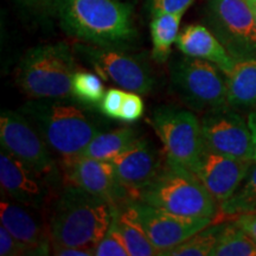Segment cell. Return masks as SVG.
<instances>
[{"label":"cell","instance_id":"1","mask_svg":"<svg viewBox=\"0 0 256 256\" xmlns=\"http://www.w3.org/2000/svg\"><path fill=\"white\" fill-rule=\"evenodd\" d=\"M116 206L74 185H62L49 215L51 246L94 252L113 220Z\"/></svg>","mask_w":256,"mask_h":256},{"label":"cell","instance_id":"2","mask_svg":"<svg viewBox=\"0 0 256 256\" xmlns=\"http://www.w3.org/2000/svg\"><path fill=\"white\" fill-rule=\"evenodd\" d=\"M55 14L63 30L82 43L126 48L136 38L132 6L124 0H56Z\"/></svg>","mask_w":256,"mask_h":256},{"label":"cell","instance_id":"3","mask_svg":"<svg viewBox=\"0 0 256 256\" xmlns=\"http://www.w3.org/2000/svg\"><path fill=\"white\" fill-rule=\"evenodd\" d=\"M72 100H30L19 108L60 160L81 156L102 132L94 118Z\"/></svg>","mask_w":256,"mask_h":256},{"label":"cell","instance_id":"4","mask_svg":"<svg viewBox=\"0 0 256 256\" xmlns=\"http://www.w3.org/2000/svg\"><path fill=\"white\" fill-rule=\"evenodd\" d=\"M74 54L64 43L32 48L18 66V87L31 100L74 98L72 83L78 70Z\"/></svg>","mask_w":256,"mask_h":256},{"label":"cell","instance_id":"5","mask_svg":"<svg viewBox=\"0 0 256 256\" xmlns=\"http://www.w3.org/2000/svg\"><path fill=\"white\" fill-rule=\"evenodd\" d=\"M136 200L179 216L215 220L220 211L217 202L194 172L166 159L159 174Z\"/></svg>","mask_w":256,"mask_h":256},{"label":"cell","instance_id":"6","mask_svg":"<svg viewBox=\"0 0 256 256\" xmlns=\"http://www.w3.org/2000/svg\"><path fill=\"white\" fill-rule=\"evenodd\" d=\"M170 78L176 95L190 110L206 113L228 107L226 76L215 63L177 57L170 62Z\"/></svg>","mask_w":256,"mask_h":256},{"label":"cell","instance_id":"7","mask_svg":"<svg viewBox=\"0 0 256 256\" xmlns=\"http://www.w3.org/2000/svg\"><path fill=\"white\" fill-rule=\"evenodd\" d=\"M150 124L162 142L165 159L194 172L206 150L200 120L194 112L160 106L153 110Z\"/></svg>","mask_w":256,"mask_h":256},{"label":"cell","instance_id":"8","mask_svg":"<svg viewBox=\"0 0 256 256\" xmlns=\"http://www.w3.org/2000/svg\"><path fill=\"white\" fill-rule=\"evenodd\" d=\"M0 142L2 150L46 177L51 184L62 186L60 165L40 132L19 110L2 113Z\"/></svg>","mask_w":256,"mask_h":256},{"label":"cell","instance_id":"9","mask_svg":"<svg viewBox=\"0 0 256 256\" xmlns=\"http://www.w3.org/2000/svg\"><path fill=\"white\" fill-rule=\"evenodd\" d=\"M124 48L78 43L74 51L104 80L124 90L146 95L152 90L154 78L151 66L142 57L126 52Z\"/></svg>","mask_w":256,"mask_h":256},{"label":"cell","instance_id":"10","mask_svg":"<svg viewBox=\"0 0 256 256\" xmlns=\"http://www.w3.org/2000/svg\"><path fill=\"white\" fill-rule=\"evenodd\" d=\"M204 18L234 60L256 56V16L248 0H208Z\"/></svg>","mask_w":256,"mask_h":256},{"label":"cell","instance_id":"11","mask_svg":"<svg viewBox=\"0 0 256 256\" xmlns=\"http://www.w3.org/2000/svg\"><path fill=\"white\" fill-rule=\"evenodd\" d=\"M118 208L142 229L162 256L214 222L206 217L174 215L139 200H130Z\"/></svg>","mask_w":256,"mask_h":256},{"label":"cell","instance_id":"12","mask_svg":"<svg viewBox=\"0 0 256 256\" xmlns=\"http://www.w3.org/2000/svg\"><path fill=\"white\" fill-rule=\"evenodd\" d=\"M206 150L252 160V138L248 120L230 107L206 112L200 119ZM254 162V160H252Z\"/></svg>","mask_w":256,"mask_h":256},{"label":"cell","instance_id":"13","mask_svg":"<svg viewBox=\"0 0 256 256\" xmlns=\"http://www.w3.org/2000/svg\"><path fill=\"white\" fill-rule=\"evenodd\" d=\"M63 185H74L104 198L115 206L132 200L130 194L118 180L113 162L110 160L78 156L60 160Z\"/></svg>","mask_w":256,"mask_h":256},{"label":"cell","instance_id":"14","mask_svg":"<svg viewBox=\"0 0 256 256\" xmlns=\"http://www.w3.org/2000/svg\"><path fill=\"white\" fill-rule=\"evenodd\" d=\"M0 185L2 194L38 211L51 206L58 192L34 168L14 158L5 150L0 152Z\"/></svg>","mask_w":256,"mask_h":256},{"label":"cell","instance_id":"15","mask_svg":"<svg viewBox=\"0 0 256 256\" xmlns=\"http://www.w3.org/2000/svg\"><path fill=\"white\" fill-rule=\"evenodd\" d=\"M118 180L136 200L140 190L148 185L159 174L165 162L158 150L148 140L138 138L132 145L113 160Z\"/></svg>","mask_w":256,"mask_h":256},{"label":"cell","instance_id":"16","mask_svg":"<svg viewBox=\"0 0 256 256\" xmlns=\"http://www.w3.org/2000/svg\"><path fill=\"white\" fill-rule=\"evenodd\" d=\"M252 162V160L234 158L204 150L194 174L220 206L238 190Z\"/></svg>","mask_w":256,"mask_h":256},{"label":"cell","instance_id":"17","mask_svg":"<svg viewBox=\"0 0 256 256\" xmlns=\"http://www.w3.org/2000/svg\"><path fill=\"white\" fill-rule=\"evenodd\" d=\"M36 209L2 194L0 203L2 226L26 249L28 255H49L51 240L48 224H44ZM38 211V210H37Z\"/></svg>","mask_w":256,"mask_h":256},{"label":"cell","instance_id":"18","mask_svg":"<svg viewBox=\"0 0 256 256\" xmlns=\"http://www.w3.org/2000/svg\"><path fill=\"white\" fill-rule=\"evenodd\" d=\"M178 50L185 56L209 60L218 66L222 72L230 68L234 58L206 25L191 24L179 32Z\"/></svg>","mask_w":256,"mask_h":256},{"label":"cell","instance_id":"19","mask_svg":"<svg viewBox=\"0 0 256 256\" xmlns=\"http://www.w3.org/2000/svg\"><path fill=\"white\" fill-rule=\"evenodd\" d=\"M226 102L232 110H256V56L235 58L224 70Z\"/></svg>","mask_w":256,"mask_h":256},{"label":"cell","instance_id":"20","mask_svg":"<svg viewBox=\"0 0 256 256\" xmlns=\"http://www.w3.org/2000/svg\"><path fill=\"white\" fill-rule=\"evenodd\" d=\"M183 14H164L153 16L150 30L152 38V58L164 64L171 56L172 46L177 42Z\"/></svg>","mask_w":256,"mask_h":256},{"label":"cell","instance_id":"21","mask_svg":"<svg viewBox=\"0 0 256 256\" xmlns=\"http://www.w3.org/2000/svg\"><path fill=\"white\" fill-rule=\"evenodd\" d=\"M136 128L121 127L110 132H100L92 140L82 156L100 160H113L138 139Z\"/></svg>","mask_w":256,"mask_h":256},{"label":"cell","instance_id":"22","mask_svg":"<svg viewBox=\"0 0 256 256\" xmlns=\"http://www.w3.org/2000/svg\"><path fill=\"white\" fill-rule=\"evenodd\" d=\"M256 209V162H252L248 174L238 190L220 206L216 222H226L240 214L252 212Z\"/></svg>","mask_w":256,"mask_h":256},{"label":"cell","instance_id":"23","mask_svg":"<svg viewBox=\"0 0 256 256\" xmlns=\"http://www.w3.org/2000/svg\"><path fill=\"white\" fill-rule=\"evenodd\" d=\"M120 238L130 256H154L159 252L152 244L142 229L116 206L113 217Z\"/></svg>","mask_w":256,"mask_h":256},{"label":"cell","instance_id":"24","mask_svg":"<svg viewBox=\"0 0 256 256\" xmlns=\"http://www.w3.org/2000/svg\"><path fill=\"white\" fill-rule=\"evenodd\" d=\"M210 256H256V242L232 220H226Z\"/></svg>","mask_w":256,"mask_h":256},{"label":"cell","instance_id":"25","mask_svg":"<svg viewBox=\"0 0 256 256\" xmlns=\"http://www.w3.org/2000/svg\"><path fill=\"white\" fill-rule=\"evenodd\" d=\"M224 222L211 223L206 228L200 230L190 238L176 246L171 250L166 252L164 256H206L211 255L215 247L220 232H222Z\"/></svg>","mask_w":256,"mask_h":256},{"label":"cell","instance_id":"26","mask_svg":"<svg viewBox=\"0 0 256 256\" xmlns=\"http://www.w3.org/2000/svg\"><path fill=\"white\" fill-rule=\"evenodd\" d=\"M72 98L82 104L98 107L104 95L102 78L88 70L78 69L72 76Z\"/></svg>","mask_w":256,"mask_h":256},{"label":"cell","instance_id":"27","mask_svg":"<svg viewBox=\"0 0 256 256\" xmlns=\"http://www.w3.org/2000/svg\"><path fill=\"white\" fill-rule=\"evenodd\" d=\"M96 256H130L126 247L121 241L119 232L115 226L114 220H112L110 228L104 236L98 241L94 248Z\"/></svg>","mask_w":256,"mask_h":256},{"label":"cell","instance_id":"28","mask_svg":"<svg viewBox=\"0 0 256 256\" xmlns=\"http://www.w3.org/2000/svg\"><path fill=\"white\" fill-rule=\"evenodd\" d=\"M194 0H147V8L151 17L156 14H184Z\"/></svg>","mask_w":256,"mask_h":256},{"label":"cell","instance_id":"29","mask_svg":"<svg viewBox=\"0 0 256 256\" xmlns=\"http://www.w3.org/2000/svg\"><path fill=\"white\" fill-rule=\"evenodd\" d=\"M126 98V92L121 88H110L104 92V98L98 104V110L104 116L110 119L119 120V114L122 107V104Z\"/></svg>","mask_w":256,"mask_h":256},{"label":"cell","instance_id":"30","mask_svg":"<svg viewBox=\"0 0 256 256\" xmlns=\"http://www.w3.org/2000/svg\"><path fill=\"white\" fill-rule=\"evenodd\" d=\"M145 110V104L140 94L133 92H126V98L121 107L119 120L124 121V122H136L139 119H142Z\"/></svg>","mask_w":256,"mask_h":256},{"label":"cell","instance_id":"31","mask_svg":"<svg viewBox=\"0 0 256 256\" xmlns=\"http://www.w3.org/2000/svg\"><path fill=\"white\" fill-rule=\"evenodd\" d=\"M0 255L2 256H18L28 255L26 249L16 240L11 232L0 226Z\"/></svg>","mask_w":256,"mask_h":256},{"label":"cell","instance_id":"32","mask_svg":"<svg viewBox=\"0 0 256 256\" xmlns=\"http://www.w3.org/2000/svg\"><path fill=\"white\" fill-rule=\"evenodd\" d=\"M14 2L24 11L40 17L55 14L56 0H14Z\"/></svg>","mask_w":256,"mask_h":256},{"label":"cell","instance_id":"33","mask_svg":"<svg viewBox=\"0 0 256 256\" xmlns=\"http://www.w3.org/2000/svg\"><path fill=\"white\" fill-rule=\"evenodd\" d=\"M236 226H238L243 232L248 234L250 238L256 242V214L255 212H246L240 214V215L232 217V220Z\"/></svg>","mask_w":256,"mask_h":256},{"label":"cell","instance_id":"34","mask_svg":"<svg viewBox=\"0 0 256 256\" xmlns=\"http://www.w3.org/2000/svg\"><path fill=\"white\" fill-rule=\"evenodd\" d=\"M51 254L58 256H92L94 252L86 248L63 247V246H51Z\"/></svg>","mask_w":256,"mask_h":256},{"label":"cell","instance_id":"35","mask_svg":"<svg viewBox=\"0 0 256 256\" xmlns=\"http://www.w3.org/2000/svg\"><path fill=\"white\" fill-rule=\"evenodd\" d=\"M248 124L250 128L252 138V150H254V154H252V160L256 162V110H252L248 114Z\"/></svg>","mask_w":256,"mask_h":256},{"label":"cell","instance_id":"36","mask_svg":"<svg viewBox=\"0 0 256 256\" xmlns=\"http://www.w3.org/2000/svg\"><path fill=\"white\" fill-rule=\"evenodd\" d=\"M248 2H250L252 8V10H254V12H255V16H256V0H248Z\"/></svg>","mask_w":256,"mask_h":256},{"label":"cell","instance_id":"37","mask_svg":"<svg viewBox=\"0 0 256 256\" xmlns=\"http://www.w3.org/2000/svg\"><path fill=\"white\" fill-rule=\"evenodd\" d=\"M127 2H136V0H127Z\"/></svg>","mask_w":256,"mask_h":256},{"label":"cell","instance_id":"38","mask_svg":"<svg viewBox=\"0 0 256 256\" xmlns=\"http://www.w3.org/2000/svg\"><path fill=\"white\" fill-rule=\"evenodd\" d=\"M252 212H255V214H256V209H255V210H254V211H252Z\"/></svg>","mask_w":256,"mask_h":256}]
</instances>
